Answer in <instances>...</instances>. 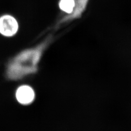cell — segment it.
Returning <instances> with one entry per match:
<instances>
[{
	"instance_id": "5",
	"label": "cell",
	"mask_w": 131,
	"mask_h": 131,
	"mask_svg": "<svg viewBox=\"0 0 131 131\" xmlns=\"http://www.w3.org/2000/svg\"><path fill=\"white\" fill-rule=\"evenodd\" d=\"M59 7L63 12L70 14L72 12L74 7V0H60Z\"/></svg>"
},
{
	"instance_id": "2",
	"label": "cell",
	"mask_w": 131,
	"mask_h": 131,
	"mask_svg": "<svg viewBox=\"0 0 131 131\" xmlns=\"http://www.w3.org/2000/svg\"><path fill=\"white\" fill-rule=\"evenodd\" d=\"M19 25L14 17L5 15L0 17V33L5 37L14 36L18 32Z\"/></svg>"
},
{
	"instance_id": "3",
	"label": "cell",
	"mask_w": 131,
	"mask_h": 131,
	"mask_svg": "<svg viewBox=\"0 0 131 131\" xmlns=\"http://www.w3.org/2000/svg\"><path fill=\"white\" fill-rule=\"evenodd\" d=\"M74 7L72 12L70 14L64 16L58 21L57 24L58 26L81 18L86 9L89 0H74Z\"/></svg>"
},
{
	"instance_id": "4",
	"label": "cell",
	"mask_w": 131,
	"mask_h": 131,
	"mask_svg": "<svg viewBox=\"0 0 131 131\" xmlns=\"http://www.w3.org/2000/svg\"><path fill=\"white\" fill-rule=\"evenodd\" d=\"M16 97L19 103L23 105H28L34 101L35 93L31 87L24 85L19 86L17 89Z\"/></svg>"
},
{
	"instance_id": "1",
	"label": "cell",
	"mask_w": 131,
	"mask_h": 131,
	"mask_svg": "<svg viewBox=\"0 0 131 131\" xmlns=\"http://www.w3.org/2000/svg\"><path fill=\"white\" fill-rule=\"evenodd\" d=\"M49 40L44 41L37 47L23 51L15 56L7 67V77L11 80H18L36 72Z\"/></svg>"
}]
</instances>
